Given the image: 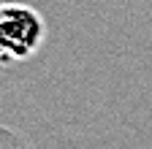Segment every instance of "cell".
Returning a JSON list of instances; mask_svg holds the SVG:
<instances>
[{"instance_id":"cell-1","label":"cell","mask_w":152,"mask_h":149,"mask_svg":"<svg viewBox=\"0 0 152 149\" xmlns=\"http://www.w3.org/2000/svg\"><path fill=\"white\" fill-rule=\"evenodd\" d=\"M46 22L27 3H0V63H25L38 52Z\"/></svg>"}]
</instances>
